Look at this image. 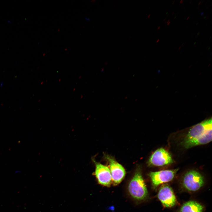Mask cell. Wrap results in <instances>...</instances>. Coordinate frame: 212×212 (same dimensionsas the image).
I'll use <instances>...</instances> for the list:
<instances>
[{
    "mask_svg": "<svg viewBox=\"0 0 212 212\" xmlns=\"http://www.w3.org/2000/svg\"><path fill=\"white\" fill-rule=\"evenodd\" d=\"M212 119L211 118L192 127L184 140L185 148L206 144L212 141Z\"/></svg>",
    "mask_w": 212,
    "mask_h": 212,
    "instance_id": "1",
    "label": "cell"
},
{
    "mask_svg": "<svg viewBox=\"0 0 212 212\" xmlns=\"http://www.w3.org/2000/svg\"><path fill=\"white\" fill-rule=\"evenodd\" d=\"M128 190L130 195L135 200L141 201L147 197L148 190L139 168L137 169L129 182Z\"/></svg>",
    "mask_w": 212,
    "mask_h": 212,
    "instance_id": "2",
    "label": "cell"
},
{
    "mask_svg": "<svg viewBox=\"0 0 212 212\" xmlns=\"http://www.w3.org/2000/svg\"><path fill=\"white\" fill-rule=\"evenodd\" d=\"M204 184L203 177L199 172L194 170L187 172L183 179V186L186 190L191 191H198Z\"/></svg>",
    "mask_w": 212,
    "mask_h": 212,
    "instance_id": "3",
    "label": "cell"
},
{
    "mask_svg": "<svg viewBox=\"0 0 212 212\" xmlns=\"http://www.w3.org/2000/svg\"><path fill=\"white\" fill-rule=\"evenodd\" d=\"M178 170V169H175L150 172L149 175L150 178L153 188H156L161 184L171 181Z\"/></svg>",
    "mask_w": 212,
    "mask_h": 212,
    "instance_id": "4",
    "label": "cell"
},
{
    "mask_svg": "<svg viewBox=\"0 0 212 212\" xmlns=\"http://www.w3.org/2000/svg\"><path fill=\"white\" fill-rule=\"evenodd\" d=\"M173 160L169 153L163 148L156 150L151 155L148 162L150 166H160L170 164Z\"/></svg>",
    "mask_w": 212,
    "mask_h": 212,
    "instance_id": "5",
    "label": "cell"
},
{
    "mask_svg": "<svg viewBox=\"0 0 212 212\" xmlns=\"http://www.w3.org/2000/svg\"><path fill=\"white\" fill-rule=\"evenodd\" d=\"M105 158L109 164L112 182L114 185H117L122 181L125 176V169L111 157L106 155Z\"/></svg>",
    "mask_w": 212,
    "mask_h": 212,
    "instance_id": "6",
    "label": "cell"
},
{
    "mask_svg": "<svg viewBox=\"0 0 212 212\" xmlns=\"http://www.w3.org/2000/svg\"><path fill=\"white\" fill-rule=\"evenodd\" d=\"M95 166L94 174L98 183L104 186L109 187L112 182L109 168L106 166L93 160Z\"/></svg>",
    "mask_w": 212,
    "mask_h": 212,
    "instance_id": "7",
    "label": "cell"
},
{
    "mask_svg": "<svg viewBox=\"0 0 212 212\" xmlns=\"http://www.w3.org/2000/svg\"><path fill=\"white\" fill-rule=\"evenodd\" d=\"M158 196L163 206L165 207H171L176 203V200L173 191L168 185H163L160 188Z\"/></svg>",
    "mask_w": 212,
    "mask_h": 212,
    "instance_id": "8",
    "label": "cell"
},
{
    "mask_svg": "<svg viewBox=\"0 0 212 212\" xmlns=\"http://www.w3.org/2000/svg\"><path fill=\"white\" fill-rule=\"evenodd\" d=\"M203 206L200 203L194 201L186 202L181 207L180 212H203Z\"/></svg>",
    "mask_w": 212,
    "mask_h": 212,
    "instance_id": "9",
    "label": "cell"
},
{
    "mask_svg": "<svg viewBox=\"0 0 212 212\" xmlns=\"http://www.w3.org/2000/svg\"><path fill=\"white\" fill-rule=\"evenodd\" d=\"M203 14V12H202L200 13V15L201 16H202Z\"/></svg>",
    "mask_w": 212,
    "mask_h": 212,
    "instance_id": "10",
    "label": "cell"
},
{
    "mask_svg": "<svg viewBox=\"0 0 212 212\" xmlns=\"http://www.w3.org/2000/svg\"><path fill=\"white\" fill-rule=\"evenodd\" d=\"M3 82H1V83L0 84V87H2V86H3Z\"/></svg>",
    "mask_w": 212,
    "mask_h": 212,
    "instance_id": "11",
    "label": "cell"
},
{
    "mask_svg": "<svg viewBox=\"0 0 212 212\" xmlns=\"http://www.w3.org/2000/svg\"><path fill=\"white\" fill-rule=\"evenodd\" d=\"M183 2V0H180V3H181Z\"/></svg>",
    "mask_w": 212,
    "mask_h": 212,
    "instance_id": "12",
    "label": "cell"
},
{
    "mask_svg": "<svg viewBox=\"0 0 212 212\" xmlns=\"http://www.w3.org/2000/svg\"><path fill=\"white\" fill-rule=\"evenodd\" d=\"M160 26H158V29H160Z\"/></svg>",
    "mask_w": 212,
    "mask_h": 212,
    "instance_id": "13",
    "label": "cell"
},
{
    "mask_svg": "<svg viewBox=\"0 0 212 212\" xmlns=\"http://www.w3.org/2000/svg\"><path fill=\"white\" fill-rule=\"evenodd\" d=\"M170 21H169V22L167 23V25H168L170 24Z\"/></svg>",
    "mask_w": 212,
    "mask_h": 212,
    "instance_id": "14",
    "label": "cell"
},
{
    "mask_svg": "<svg viewBox=\"0 0 212 212\" xmlns=\"http://www.w3.org/2000/svg\"><path fill=\"white\" fill-rule=\"evenodd\" d=\"M199 34H200V32H199L197 33V36H198L199 35Z\"/></svg>",
    "mask_w": 212,
    "mask_h": 212,
    "instance_id": "15",
    "label": "cell"
},
{
    "mask_svg": "<svg viewBox=\"0 0 212 212\" xmlns=\"http://www.w3.org/2000/svg\"><path fill=\"white\" fill-rule=\"evenodd\" d=\"M190 16H188L186 19V20H188Z\"/></svg>",
    "mask_w": 212,
    "mask_h": 212,
    "instance_id": "16",
    "label": "cell"
},
{
    "mask_svg": "<svg viewBox=\"0 0 212 212\" xmlns=\"http://www.w3.org/2000/svg\"><path fill=\"white\" fill-rule=\"evenodd\" d=\"M175 2V1H173V2H172V4H173Z\"/></svg>",
    "mask_w": 212,
    "mask_h": 212,
    "instance_id": "17",
    "label": "cell"
},
{
    "mask_svg": "<svg viewBox=\"0 0 212 212\" xmlns=\"http://www.w3.org/2000/svg\"><path fill=\"white\" fill-rule=\"evenodd\" d=\"M201 3V1H200L198 4V5H199Z\"/></svg>",
    "mask_w": 212,
    "mask_h": 212,
    "instance_id": "18",
    "label": "cell"
},
{
    "mask_svg": "<svg viewBox=\"0 0 212 212\" xmlns=\"http://www.w3.org/2000/svg\"><path fill=\"white\" fill-rule=\"evenodd\" d=\"M201 3H202L204 1H202V0H201Z\"/></svg>",
    "mask_w": 212,
    "mask_h": 212,
    "instance_id": "19",
    "label": "cell"
},
{
    "mask_svg": "<svg viewBox=\"0 0 212 212\" xmlns=\"http://www.w3.org/2000/svg\"><path fill=\"white\" fill-rule=\"evenodd\" d=\"M159 39L157 40L156 42H158L159 41Z\"/></svg>",
    "mask_w": 212,
    "mask_h": 212,
    "instance_id": "20",
    "label": "cell"
},
{
    "mask_svg": "<svg viewBox=\"0 0 212 212\" xmlns=\"http://www.w3.org/2000/svg\"><path fill=\"white\" fill-rule=\"evenodd\" d=\"M206 16H204V19H205V18H206Z\"/></svg>",
    "mask_w": 212,
    "mask_h": 212,
    "instance_id": "21",
    "label": "cell"
},
{
    "mask_svg": "<svg viewBox=\"0 0 212 212\" xmlns=\"http://www.w3.org/2000/svg\"><path fill=\"white\" fill-rule=\"evenodd\" d=\"M169 20L167 21V24L169 22Z\"/></svg>",
    "mask_w": 212,
    "mask_h": 212,
    "instance_id": "22",
    "label": "cell"
},
{
    "mask_svg": "<svg viewBox=\"0 0 212 212\" xmlns=\"http://www.w3.org/2000/svg\"><path fill=\"white\" fill-rule=\"evenodd\" d=\"M208 18V16L206 18V19H207Z\"/></svg>",
    "mask_w": 212,
    "mask_h": 212,
    "instance_id": "23",
    "label": "cell"
},
{
    "mask_svg": "<svg viewBox=\"0 0 212 212\" xmlns=\"http://www.w3.org/2000/svg\"><path fill=\"white\" fill-rule=\"evenodd\" d=\"M181 46L180 47H179V48H178V49H179L181 48Z\"/></svg>",
    "mask_w": 212,
    "mask_h": 212,
    "instance_id": "24",
    "label": "cell"
},
{
    "mask_svg": "<svg viewBox=\"0 0 212 212\" xmlns=\"http://www.w3.org/2000/svg\"><path fill=\"white\" fill-rule=\"evenodd\" d=\"M167 21H165V22H164V24H165L166 22H167Z\"/></svg>",
    "mask_w": 212,
    "mask_h": 212,
    "instance_id": "25",
    "label": "cell"
},
{
    "mask_svg": "<svg viewBox=\"0 0 212 212\" xmlns=\"http://www.w3.org/2000/svg\"><path fill=\"white\" fill-rule=\"evenodd\" d=\"M174 13V12H173L172 13L171 15H173Z\"/></svg>",
    "mask_w": 212,
    "mask_h": 212,
    "instance_id": "26",
    "label": "cell"
},
{
    "mask_svg": "<svg viewBox=\"0 0 212 212\" xmlns=\"http://www.w3.org/2000/svg\"><path fill=\"white\" fill-rule=\"evenodd\" d=\"M166 18H165L163 20V21H164L165 20Z\"/></svg>",
    "mask_w": 212,
    "mask_h": 212,
    "instance_id": "27",
    "label": "cell"
},
{
    "mask_svg": "<svg viewBox=\"0 0 212 212\" xmlns=\"http://www.w3.org/2000/svg\"><path fill=\"white\" fill-rule=\"evenodd\" d=\"M196 43V42H195V43H194V44L195 45Z\"/></svg>",
    "mask_w": 212,
    "mask_h": 212,
    "instance_id": "28",
    "label": "cell"
},
{
    "mask_svg": "<svg viewBox=\"0 0 212 212\" xmlns=\"http://www.w3.org/2000/svg\"><path fill=\"white\" fill-rule=\"evenodd\" d=\"M192 1H190L189 3L190 4L191 2Z\"/></svg>",
    "mask_w": 212,
    "mask_h": 212,
    "instance_id": "29",
    "label": "cell"
},
{
    "mask_svg": "<svg viewBox=\"0 0 212 212\" xmlns=\"http://www.w3.org/2000/svg\"><path fill=\"white\" fill-rule=\"evenodd\" d=\"M184 46V44L183 45V46H182V47H183Z\"/></svg>",
    "mask_w": 212,
    "mask_h": 212,
    "instance_id": "30",
    "label": "cell"
},
{
    "mask_svg": "<svg viewBox=\"0 0 212 212\" xmlns=\"http://www.w3.org/2000/svg\"><path fill=\"white\" fill-rule=\"evenodd\" d=\"M169 14H168L167 16H168L169 15Z\"/></svg>",
    "mask_w": 212,
    "mask_h": 212,
    "instance_id": "31",
    "label": "cell"
},
{
    "mask_svg": "<svg viewBox=\"0 0 212 212\" xmlns=\"http://www.w3.org/2000/svg\"><path fill=\"white\" fill-rule=\"evenodd\" d=\"M176 17V16H175V17L174 19H175Z\"/></svg>",
    "mask_w": 212,
    "mask_h": 212,
    "instance_id": "32",
    "label": "cell"
},
{
    "mask_svg": "<svg viewBox=\"0 0 212 212\" xmlns=\"http://www.w3.org/2000/svg\"><path fill=\"white\" fill-rule=\"evenodd\" d=\"M197 37H198V36H197L195 37V38H196Z\"/></svg>",
    "mask_w": 212,
    "mask_h": 212,
    "instance_id": "33",
    "label": "cell"
},
{
    "mask_svg": "<svg viewBox=\"0 0 212 212\" xmlns=\"http://www.w3.org/2000/svg\"><path fill=\"white\" fill-rule=\"evenodd\" d=\"M210 47H209V48H208V49H210Z\"/></svg>",
    "mask_w": 212,
    "mask_h": 212,
    "instance_id": "34",
    "label": "cell"
},
{
    "mask_svg": "<svg viewBox=\"0 0 212 212\" xmlns=\"http://www.w3.org/2000/svg\"><path fill=\"white\" fill-rule=\"evenodd\" d=\"M150 14H149V16H148V17H149V16H150Z\"/></svg>",
    "mask_w": 212,
    "mask_h": 212,
    "instance_id": "35",
    "label": "cell"
},
{
    "mask_svg": "<svg viewBox=\"0 0 212 212\" xmlns=\"http://www.w3.org/2000/svg\"><path fill=\"white\" fill-rule=\"evenodd\" d=\"M198 22H197V24H196V25H197V24H198Z\"/></svg>",
    "mask_w": 212,
    "mask_h": 212,
    "instance_id": "36",
    "label": "cell"
},
{
    "mask_svg": "<svg viewBox=\"0 0 212 212\" xmlns=\"http://www.w3.org/2000/svg\"><path fill=\"white\" fill-rule=\"evenodd\" d=\"M184 43H183V44H182V45H184Z\"/></svg>",
    "mask_w": 212,
    "mask_h": 212,
    "instance_id": "37",
    "label": "cell"
},
{
    "mask_svg": "<svg viewBox=\"0 0 212 212\" xmlns=\"http://www.w3.org/2000/svg\"><path fill=\"white\" fill-rule=\"evenodd\" d=\"M208 47H209V46H208V47H207L206 49H207L208 48Z\"/></svg>",
    "mask_w": 212,
    "mask_h": 212,
    "instance_id": "38",
    "label": "cell"
},
{
    "mask_svg": "<svg viewBox=\"0 0 212 212\" xmlns=\"http://www.w3.org/2000/svg\"><path fill=\"white\" fill-rule=\"evenodd\" d=\"M208 6H207V8H207H207H208Z\"/></svg>",
    "mask_w": 212,
    "mask_h": 212,
    "instance_id": "39",
    "label": "cell"
},
{
    "mask_svg": "<svg viewBox=\"0 0 212 212\" xmlns=\"http://www.w3.org/2000/svg\"><path fill=\"white\" fill-rule=\"evenodd\" d=\"M211 36L209 38H211Z\"/></svg>",
    "mask_w": 212,
    "mask_h": 212,
    "instance_id": "40",
    "label": "cell"
},
{
    "mask_svg": "<svg viewBox=\"0 0 212 212\" xmlns=\"http://www.w3.org/2000/svg\"><path fill=\"white\" fill-rule=\"evenodd\" d=\"M207 3H208V2H206V4Z\"/></svg>",
    "mask_w": 212,
    "mask_h": 212,
    "instance_id": "41",
    "label": "cell"
},
{
    "mask_svg": "<svg viewBox=\"0 0 212 212\" xmlns=\"http://www.w3.org/2000/svg\"><path fill=\"white\" fill-rule=\"evenodd\" d=\"M199 8V6H198V8H197V9H198V8Z\"/></svg>",
    "mask_w": 212,
    "mask_h": 212,
    "instance_id": "42",
    "label": "cell"
},
{
    "mask_svg": "<svg viewBox=\"0 0 212 212\" xmlns=\"http://www.w3.org/2000/svg\"><path fill=\"white\" fill-rule=\"evenodd\" d=\"M168 13V12L167 11V12H166V14H167Z\"/></svg>",
    "mask_w": 212,
    "mask_h": 212,
    "instance_id": "43",
    "label": "cell"
},
{
    "mask_svg": "<svg viewBox=\"0 0 212 212\" xmlns=\"http://www.w3.org/2000/svg\"><path fill=\"white\" fill-rule=\"evenodd\" d=\"M212 54V52H211V54H210L211 55Z\"/></svg>",
    "mask_w": 212,
    "mask_h": 212,
    "instance_id": "44",
    "label": "cell"
},
{
    "mask_svg": "<svg viewBox=\"0 0 212 212\" xmlns=\"http://www.w3.org/2000/svg\"><path fill=\"white\" fill-rule=\"evenodd\" d=\"M212 4V3H211V4L210 5V6Z\"/></svg>",
    "mask_w": 212,
    "mask_h": 212,
    "instance_id": "45",
    "label": "cell"
},
{
    "mask_svg": "<svg viewBox=\"0 0 212 212\" xmlns=\"http://www.w3.org/2000/svg\"><path fill=\"white\" fill-rule=\"evenodd\" d=\"M187 42H186L185 44H186Z\"/></svg>",
    "mask_w": 212,
    "mask_h": 212,
    "instance_id": "46",
    "label": "cell"
},
{
    "mask_svg": "<svg viewBox=\"0 0 212 212\" xmlns=\"http://www.w3.org/2000/svg\"><path fill=\"white\" fill-rule=\"evenodd\" d=\"M195 46H196V45H195V46H194V47H194H194H195Z\"/></svg>",
    "mask_w": 212,
    "mask_h": 212,
    "instance_id": "47",
    "label": "cell"
},
{
    "mask_svg": "<svg viewBox=\"0 0 212 212\" xmlns=\"http://www.w3.org/2000/svg\"><path fill=\"white\" fill-rule=\"evenodd\" d=\"M185 8V6H184V7H183V9H184Z\"/></svg>",
    "mask_w": 212,
    "mask_h": 212,
    "instance_id": "48",
    "label": "cell"
},
{
    "mask_svg": "<svg viewBox=\"0 0 212 212\" xmlns=\"http://www.w3.org/2000/svg\"><path fill=\"white\" fill-rule=\"evenodd\" d=\"M194 23H195V22H194L193 23V24H194Z\"/></svg>",
    "mask_w": 212,
    "mask_h": 212,
    "instance_id": "49",
    "label": "cell"
},
{
    "mask_svg": "<svg viewBox=\"0 0 212 212\" xmlns=\"http://www.w3.org/2000/svg\"><path fill=\"white\" fill-rule=\"evenodd\" d=\"M202 53H203V52H202V53H201V54H202Z\"/></svg>",
    "mask_w": 212,
    "mask_h": 212,
    "instance_id": "50",
    "label": "cell"
},
{
    "mask_svg": "<svg viewBox=\"0 0 212 212\" xmlns=\"http://www.w3.org/2000/svg\"><path fill=\"white\" fill-rule=\"evenodd\" d=\"M201 43H200V44H201Z\"/></svg>",
    "mask_w": 212,
    "mask_h": 212,
    "instance_id": "51",
    "label": "cell"
}]
</instances>
